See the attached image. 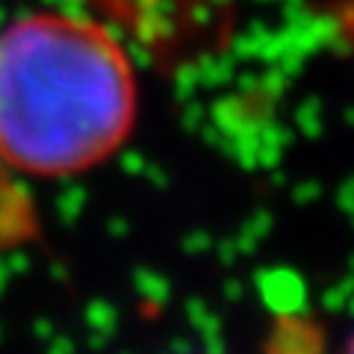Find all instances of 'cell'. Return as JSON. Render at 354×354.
Here are the masks:
<instances>
[{
	"label": "cell",
	"mask_w": 354,
	"mask_h": 354,
	"mask_svg": "<svg viewBox=\"0 0 354 354\" xmlns=\"http://www.w3.org/2000/svg\"><path fill=\"white\" fill-rule=\"evenodd\" d=\"M136 124L127 50L101 24L32 12L0 30V162L62 177L101 165Z\"/></svg>",
	"instance_id": "1"
},
{
	"label": "cell",
	"mask_w": 354,
	"mask_h": 354,
	"mask_svg": "<svg viewBox=\"0 0 354 354\" xmlns=\"http://www.w3.org/2000/svg\"><path fill=\"white\" fill-rule=\"evenodd\" d=\"M348 348H354V337H351V339H348Z\"/></svg>",
	"instance_id": "2"
}]
</instances>
